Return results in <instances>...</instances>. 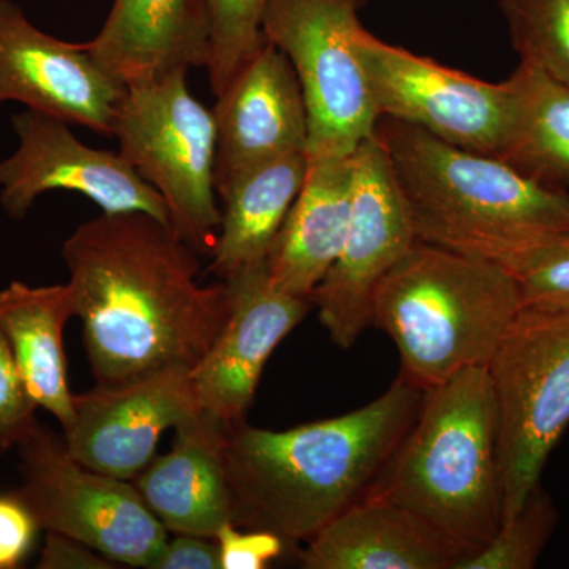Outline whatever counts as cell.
<instances>
[{
    "instance_id": "6da1fadb",
    "label": "cell",
    "mask_w": 569,
    "mask_h": 569,
    "mask_svg": "<svg viewBox=\"0 0 569 569\" xmlns=\"http://www.w3.org/2000/svg\"><path fill=\"white\" fill-rule=\"evenodd\" d=\"M171 224L102 212L62 244L74 317L96 387L168 367L192 370L230 313L227 283L198 282L200 261Z\"/></svg>"
},
{
    "instance_id": "7a4b0ae2",
    "label": "cell",
    "mask_w": 569,
    "mask_h": 569,
    "mask_svg": "<svg viewBox=\"0 0 569 569\" xmlns=\"http://www.w3.org/2000/svg\"><path fill=\"white\" fill-rule=\"evenodd\" d=\"M425 391L399 376L373 402L342 415L266 430L227 426L224 470L233 522L283 541L316 537L367 497L413 425Z\"/></svg>"
},
{
    "instance_id": "3957f363",
    "label": "cell",
    "mask_w": 569,
    "mask_h": 569,
    "mask_svg": "<svg viewBox=\"0 0 569 569\" xmlns=\"http://www.w3.org/2000/svg\"><path fill=\"white\" fill-rule=\"evenodd\" d=\"M367 497L415 512L466 559L496 537L505 497L500 418L488 367H470L425 391L417 419Z\"/></svg>"
},
{
    "instance_id": "277c9868",
    "label": "cell",
    "mask_w": 569,
    "mask_h": 569,
    "mask_svg": "<svg viewBox=\"0 0 569 569\" xmlns=\"http://www.w3.org/2000/svg\"><path fill=\"white\" fill-rule=\"evenodd\" d=\"M376 133L410 204L419 241L486 257L569 234L567 190L395 119H378Z\"/></svg>"
},
{
    "instance_id": "5b68a950",
    "label": "cell",
    "mask_w": 569,
    "mask_h": 569,
    "mask_svg": "<svg viewBox=\"0 0 569 569\" xmlns=\"http://www.w3.org/2000/svg\"><path fill=\"white\" fill-rule=\"evenodd\" d=\"M522 307L497 261L418 241L378 283L370 325L396 343L400 376L429 391L488 367Z\"/></svg>"
},
{
    "instance_id": "8992f818",
    "label": "cell",
    "mask_w": 569,
    "mask_h": 569,
    "mask_svg": "<svg viewBox=\"0 0 569 569\" xmlns=\"http://www.w3.org/2000/svg\"><path fill=\"white\" fill-rule=\"evenodd\" d=\"M189 70L127 86L114 137L119 153L159 192L171 228L198 254L220 230L216 200L217 122L187 86Z\"/></svg>"
},
{
    "instance_id": "52a82bcc",
    "label": "cell",
    "mask_w": 569,
    "mask_h": 569,
    "mask_svg": "<svg viewBox=\"0 0 569 569\" xmlns=\"http://www.w3.org/2000/svg\"><path fill=\"white\" fill-rule=\"evenodd\" d=\"M488 370L500 418L508 520L541 482L569 427V310L522 307Z\"/></svg>"
},
{
    "instance_id": "ba28073f",
    "label": "cell",
    "mask_w": 569,
    "mask_h": 569,
    "mask_svg": "<svg viewBox=\"0 0 569 569\" xmlns=\"http://www.w3.org/2000/svg\"><path fill=\"white\" fill-rule=\"evenodd\" d=\"M366 0H268L261 32L298 74L309 114L307 153H353L378 116L356 36Z\"/></svg>"
},
{
    "instance_id": "9c48e42d",
    "label": "cell",
    "mask_w": 569,
    "mask_h": 569,
    "mask_svg": "<svg viewBox=\"0 0 569 569\" xmlns=\"http://www.w3.org/2000/svg\"><path fill=\"white\" fill-rule=\"evenodd\" d=\"M21 488L40 529L78 539L112 563L151 568L168 541L132 481L99 473L71 458L63 437L39 421L18 443Z\"/></svg>"
},
{
    "instance_id": "30bf717a",
    "label": "cell",
    "mask_w": 569,
    "mask_h": 569,
    "mask_svg": "<svg viewBox=\"0 0 569 569\" xmlns=\"http://www.w3.org/2000/svg\"><path fill=\"white\" fill-rule=\"evenodd\" d=\"M355 44L380 118L418 127L466 151L503 153L516 112L512 77L479 80L377 39L365 28Z\"/></svg>"
},
{
    "instance_id": "8fae6325",
    "label": "cell",
    "mask_w": 569,
    "mask_h": 569,
    "mask_svg": "<svg viewBox=\"0 0 569 569\" xmlns=\"http://www.w3.org/2000/svg\"><path fill=\"white\" fill-rule=\"evenodd\" d=\"M419 241L413 213L377 133L353 152L346 241L310 302L332 342L348 350L370 325L378 283Z\"/></svg>"
},
{
    "instance_id": "7c38bea8",
    "label": "cell",
    "mask_w": 569,
    "mask_h": 569,
    "mask_svg": "<svg viewBox=\"0 0 569 569\" xmlns=\"http://www.w3.org/2000/svg\"><path fill=\"white\" fill-rule=\"evenodd\" d=\"M17 151L0 160V204L22 220L37 198L69 190L89 198L102 212H142L170 223L163 198L121 156L89 148L69 123L28 110L11 119Z\"/></svg>"
},
{
    "instance_id": "4fadbf2b",
    "label": "cell",
    "mask_w": 569,
    "mask_h": 569,
    "mask_svg": "<svg viewBox=\"0 0 569 569\" xmlns=\"http://www.w3.org/2000/svg\"><path fill=\"white\" fill-rule=\"evenodd\" d=\"M127 88L86 43L40 31L18 3L0 0V107L7 102L114 137Z\"/></svg>"
},
{
    "instance_id": "5bb4252c",
    "label": "cell",
    "mask_w": 569,
    "mask_h": 569,
    "mask_svg": "<svg viewBox=\"0 0 569 569\" xmlns=\"http://www.w3.org/2000/svg\"><path fill=\"white\" fill-rule=\"evenodd\" d=\"M73 421L63 430L71 458L99 473L133 481L157 456L164 430L203 411L192 370L168 367L114 387L74 396Z\"/></svg>"
},
{
    "instance_id": "9a60e30c",
    "label": "cell",
    "mask_w": 569,
    "mask_h": 569,
    "mask_svg": "<svg viewBox=\"0 0 569 569\" xmlns=\"http://www.w3.org/2000/svg\"><path fill=\"white\" fill-rule=\"evenodd\" d=\"M230 313L222 332L192 369L198 402L227 426L244 421L272 351L305 320L310 299L284 293L268 264L247 266L222 280Z\"/></svg>"
},
{
    "instance_id": "2e32d148",
    "label": "cell",
    "mask_w": 569,
    "mask_h": 569,
    "mask_svg": "<svg viewBox=\"0 0 569 569\" xmlns=\"http://www.w3.org/2000/svg\"><path fill=\"white\" fill-rule=\"evenodd\" d=\"M216 99V192L247 168L307 152L305 93L293 66L274 44L264 40Z\"/></svg>"
},
{
    "instance_id": "e0dca14e",
    "label": "cell",
    "mask_w": 569,
    "mask_h": 569,
    "mask_svg": "<svg viewBox=\"0 0 569 569\" xmlns=\"http://www.w3.org/2000/svg\"><path fill=\"white\" fill-rule=\"evenodd\" d=\"M174 430L170 451L157 455L132 482L164 529L213 538L233 522L224 470L227 425L203 410Z\"/></svg>"
},
{
    "instance_id": "ac0fdd59",
    "label": "cell",
    "mask_w": 569,
    "mask_h": 569,
    "mask_svg": "<svg viewBox=\"0 0 569 569\" xmlns=\"http://www.w3.org/2000/svg\"><path fill=\"white\" fill-rule=\"evenodd\" d=\"M466 553L415 512L366 497L307 541L306 569H458Z\"/></svg>"
},
{
    "instance_id": "d6986e66",
    "label": "cell",
    "mask_w": 569,
    "mask_h": 569,
    "mask_svg": "<svg viewBox=\"0 0 569 569\" xmlns=\"http://www.w3.org/2000/svg\"><path fill=\"white\" fill-rule=\"evenodd\" d=\"M86 47L126 88L174 70L206 69L204 0H114L102 29Z\"/></svg>"
},
{
    "instance_id": "ffe728a7",
    "label": "cell",
    "mask_w": 569,
    "mask_h": 569,
    "mask_svg": "<svg viewBox=\"0 0 569 569\" xmlns=\"http://www.w3.org/2000/svg\"><path fill=\"white\" fill-rule=\"evenodd\" d=\"M353 153H307L301 192L266 264L277 288L310 299L336 263L350 220Z\"/></svg>"
},
{
    "instance_id": "44dd1931",
    "label": "cell",
    "mask_w": 569,
    "mask_h": 569,
    "mask_svg": "<svg viewBox=\"0 0 569 569\" xmlns=\"http://www.w3.org/2000/svg\"><path fill=\"white\" fill-rule=\"evenodd\" d=\"M306 173L307 152L288 153L247 168L217 189L222 220L209 254V271L217 279L266 261Z\"/></svg>"
},
{
    "instance_id": "7402d4cb",
    "label": "cell",
    "mask_w": 569,
    "mask_h": 569,
    "mask_svg": "<svg viewBox=\"0 0 569 569\" xmlns=\"http://www.w3.org/2000/svg\"><path fill=\"white\" fill-rule=\"evenodd\" d=\"M74 317L69 283L31 287L11 282L0 291V328L37 407L69 429L73 399L67 380L63 328Z\"/></svg>"
},
{
    "instance_id": "603a6c76",
    "label": "cell",
    "mask_w": 569,
    "mask_h": 569,
    "mask_svg": "<svg viewBox=\"0 0 569 569\" xmlns=\"http://www.w3.org/2000/svg\"><path fill=\"white\" fill-rule=\"evenodd\" d=\"M511 77L515 121L500 159L549 186L569 182V88L526 63Z\"/></svg>"
},
{
    "instance_id": "cb8c5ba5",
    "label": "cell",
    "mask_w": 569,
    "mask_h": 569,
    "mask_svg": "<svg viewBox=\"0 0 569 569\" xmlns=\"http://www.w3.org/2000/svg\"><path fill=\"white\" fill-rule=\"evenodd\" d=\"M520 63L569 88V0H500Z\"/></svg>"
},
{
    "instance_id": "d4e9b609",
    "label": "cell",
    "mask_w": 569,
    "mask_h": 569,
    "mask_svg": "<svg viewBox=\"0 0 569 569\" xmlns=\"http://www.w3.org/2000/svg\"><path fill=\"white\" fill-rule=\"evenodd\" d=\"M559 509L539 482L522 508L501 522L496 537L478 553L460 561L458 569L535 568L559 526Z\"/></svg>"
},
{
    "instance_id": "484cf974",
    "label": "cell",
    "mask_w": 569,
    "mask_h": 569,
    "mask_svg": "<svg viewBox=\"0 0 569 569\" xmlns=\"http://www.w3.org/2000/svg\"><path fill=\"white\" fill-rule=\"evenodd\" d=\"M268 0H204L209 26L206 70L213 97L224 91L234 74L263 44L261 20Z\"/></svg>"
},
{
    "instance_id": "4316f807",
    "label": "cell",
    "mask_w": 569,
    "mask_h": 569,
    "mask_svg": "<svg viewBox=\"0 0 569 569\" xmlns=\"http://www.w3.org/2000/svg\"><path fill=\"white\" fill-rule=\"evenodd\" d=\"M486 258L515 277L523 307L569 310V234L497 250Z\"/></svg>"
},
{
    "instance_id": "83f0119b",
    "label": "cell",
    "mask_w": 569,
    "mask_h": 569,
    "mask_svg": "<svg viewBox=\"0 0 569 569\" xmlns=\"http://www.w3.org/2000/svg\"><path fill=\"white\" fill-rule=\"evenodd\" d=\"M37 408L14 361L9 339L0 328V455L17 449L37 422Z\"/></svg>"
},
{
    "instance_id": "f1b7e54d",
    "label": "cell",
    "mask_w": 569,
    "mask_h": 569,
    "mask_svg": "<svg viewBox=\"0 0 569 569\" xmlns=\"http://www.w3.org/2000/svg\"><path fill=\"white\" fill-rule=\"evenodd\" d=\"M220 569H264L282 557L284 545L279 535L266 530L241 529L234 522L217 531Z\"/></svg>"
},
{
    "instance_id": "f546056e",
    "label": "cell",
    "mask_w": 569,
    "mask_h": 569,
    "mask_svg": "<svg viewBox=\"0 0 569 569\" xmlns=\"http://www.w3.org/2000/svg\"><path fill=\"white\" fill-rule=\"evenodd\" d=\"M39 530L36 516L18 492L0 493V569L20 567Z\"/></svg>"
},
{
    "instance_id": "4dcf8cb0",
    "label": "cell",
    "mask_w": 569,
    "mask_h": 569,
    "mask_svg": "<svg viewBox=\"0 0 569 569\" xmlns=\"http://www.w3.org/2000/svg\"><path fill=\"white\" fill-rule=\"evenodd\" d=\"M149 569H220L216 539L178 535L168 539Z\"/></svg>"
},
{
    "instance_id": "1f68e13d",
    "label": "cell",
    "mask_w": 569,
    "mask_h": 569,
    "mask_svg": "<svg viewBox=\"0 0 569 569\" xmlns=\"http://www.w3.org/2000/svg\"><path fill=\"white\" fill-rule=\"evenodd\" d=\"M40 569H111L116 563L78 539L48 531L47 545L41 550Z\"/></svg>"
}]
</instances>
